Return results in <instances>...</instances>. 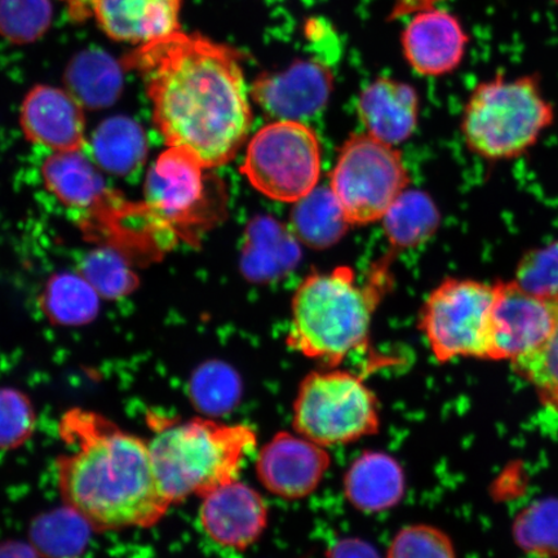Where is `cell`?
Returning a JSON list of instances; mask_svg holds the SVG:
<instances>
[{
  "instance_id": "obj_1",
  "label": "cell",
  "mask_w": 558,
  "mask_h": 558,
  "mask_svg": "<svg viewBox=\"0 0 558 558\" xmlns=\"http://www.w3.org/2000/svg\"><path fill=\"white\" fill-rule=\"evenodd\" d=\"M122 65L142 75L153 121L169 146L209 170L230 162L246 143L253 109L234 48L179 31L138 46Z\"/></svg>"
},
{
  "instance_id": "obj_2",
  "label": "cell",
  "mask_w": 558,
  "mask_h": 558,
  "mask_svg": "<svg viewBox=\"0 0 558 558\" xmlns=\"http://www.w3.org/2000/svg\"><path fill=\"white\" fill-rule=\"evenodd\" d=\"M59 435L68 451L56 459V484L90 529H148L169 512L148 441L81 408L61 416Z\"/></svg>"
},
{
  "instance_id": "obj_3",
  "label": "cell",
  "mask_w": 558,
  "mask_h": 558,
  "mask_svg": "<svg viewBox=\"0 0 558 558\" xmlns=\"http://www.w3.org/2000/svg\"><path fill=\"white\" fill-rule=\"evenodd\" d=\"M149 423L155 432L148 441L153 465L171 505L204 498L239 480L244 459L257 445L256 432L246 424L158 415Z\"/></svg>"
},
{
  "instance_id": "obj_4",
  "label": "cell",
  "mask_w": 558,
  "mask_h": 558,
  "mask_svg": "<svg viewBox=\"0 0 558 558\" xmlns=\"http://www.w3.org/2000/svg\"><path fill=\"white\" fill-rule=\"evenodd\" d=\"M375 279L361 286L345 267L305 278L292 299L286 340L292 351L335 368L364 348L380 299Z\"/></svg>"
},
{
  "instance_id": "obj_5",
  "label": "cell",
  "mask_w": 558,
  "mask_h": 558,
  "mask_svg": "<svg viewBox=\"0 0 558 558\" xmlns=\"http://www.w3.org/2000/svg\"><path fill=\"white\" fill-rule=\"evenodd\" d=\"M554 121V105L544 97L538 75L498 74L473 89L462 131L474 155L511 160L534 148Z\"/></svg>"
},
{
  "instance_id": "obj_6",
  "label": "cell",
  "mask_w": 558,
  "mask_h": 558,
  "mask_svg": "<svg viewBox=\"0 0 558 558\" xmlns=\"http://www.w3.org/2000/svg\"><path fill=\"white\" fill-rule=\"evenodd\" d=\"M292 427L326 449L360 441L378 434L379 402L361 376L330 367L300 383Z\"/></svg>"
},
{
  "instance_id": "obj_7",
  "label": "cell",
  "mask_w": 558,
  "mask_h": 558,
  "mask_svg": "<svg viewBox=\"0 0 558 558\" xmlns=\"http://www.w3.org/2000/svg\"><path fill=\"white\" fill-rule=\"evenodd\" d=\"M409 183L401 153L372 135L360 134L341 148L330 190L349 225L365 226L383 220Z\"/></svg>"
},
{
  "instance_id": "obj_8",
  "label": "cell",
  "mask_w": 558,
  "mask_h": 558,
  "mask_svg": "<svg viewBox=\"0 0 558 558\" xmlns=\"http://www.w3.org/2000/svg\"><path fill=\"white\" fill-rule=\"evenodd\" d=\"M316 132L298 121H275L250 140L241 172L270 199L296 204L316 190L320 177Z\"/></svg>"
},
{
  "instance_id": "obj_9",
  "label": "cell",
  "mask_w": 558,
  "mask_h": 558,
  "mask_svg": "<svg viewBox=\"0 0 558 558\" xmlns=\"http://www.w3.org/2000/svg\"><path fill=\"white\" fill-rule=\"evenodd\" d=\"M495 284L449 278L424 304L421 329L439 364L453 359L486 360Z\"/></svg>"
},
{
  "instance_id": "obj_10",
  "label": "cell",
  "mask_w": 558,
  "mask_h": 558,
  "mask_svg": "<svg viewBox=\"0 0 558 558\" xmlns=\"http://www.w3.org/2000/svg\"><path fill=\"white\" fill-rule=\"evenodd\" d=\"M207 170L191 153L173 146L157 158L145 179L143 206L158 235L192 239L215 218Z\"/></svg>"
},
{
  "instance_id": "obj_11",
  "label": "cell",
  "mask_w": 558,
  "mask_h": 558,
  "mask_svg": "<svg viewBox=\"0 0 558 558\" xmlns=\"http://www.w3.org/2000/svg\"><path fill=\"white\" fill-rule=\"evenodd\" d=\"M494 284L486 360L512 362L548 339L556 323V300L533 294L515 279Z\"/></svg>"
},
{
  "instance_id": "obj_12",
  "label": "cell",
  "mask_w": 558,
  "mask_h": 558,
  "mask_svg": "<svg viewBox=\"0 0 558 558\" xmlns=\"http://www.w3.org/2000/svg\"><path fill=\"white\" fill-rule=\"evenodd\" d=\"M331 465L329 451L302 435L279 432L256 459V476L275 497L308 498L323 483Z\"/></svg>"
},
{
  "instance_id": "obj_13",
  "label": "cell",
  "mask_w": 558,
  "mask_h": 558,
  "mask_svg": "<svg viewBox=\"0 0 558 558\" xmlns=\"http://www.w3.org/2000/svg\"><path fill=\"white\" fill-rule=\"evenodd\" d=\"M268 520V507L262 495L240 480L202 498L201 526L209 539L225 548H250L262 538Z\"/></svg>"
},
{
  "instance_id": "obj_14",
  "label": "cell",
  "mask_w": 558,
  "mask_h": 558,
  "mask_svg": "<svg viewBox=\"0 0 558 558\" xmlns=\"http://www.w3.org/2000/svg\"><path fill=\"white\" fill-rule=\"evenodd\" d=\"M332 74L318 61H298L279 73L254 82L253 99L276 121H298L316 116L331 95Z\"/></svg>"
},
{
  "instance_id": "obj_15",
  "label": "cell",
  "mask_w": 558,
  "mask_h": 558,
  "mask_svg": "<svg viewBox=\"0 0 558 558\" xmlns=\"http://www.w3.org/2000/svg\"><path fill=\"white\" fill-rule=\"evenodd\" d=\"M21 128L31 142L56 153L81 151L86 144L85 114L69 90L34 87L21 107Z\"/></svg>"
},
{
  "instance_id": "obj_16",
  "label": "cell",
  "mask_w": 558,
  "mask_h": 558,
  "mask_svg": "<svg viewBox=\"0 0 558 558\" xmlns=\"http://www.w3.org/2000/svg\"><path fill=\"white\" fill-rule=\"evenodd\" d=\"M466 46L469 35L460 21L437 9L417 12L402 34L404 58L425 76L452 73L462 64Z\"/></svg>"
},
{
  "instance_id": "obj_17",
  "label": "cell",
  "mask_w": 558,
  "mask_h": 558,
  "mask_svg": "<svg viewBox=\"0 0 558 558\" xmlns=\"http://www.w3.org/2000/svg\"><path fill=\"white\" fill-rule=\"evenodd\" d=\"M45 183L66 207L97 227L117 204L113 193L90 160L81 151L56 153L44 166Z\"/></svg>"
},
{
  "instance_id": "obj_18",
  "label": "cell",
  "mask_w": 558,
  "mask_h": 558,
  "mask_svg": "<svg viewBox=\"0 0 558 558\" xmlns=\"http://www.w3.org/2000/svg\"><path fill=\"white\" fill-rule=\"evenodd\" d=\"M183 0H95L93 17L110 39L142 46L180 31Z\"/></svg>"
},
{
  "instance_id": "obj_19",
  "label": "cell",
  "mask_w": 558,
  "mask_h": 558,
  "mask_svg": "<svg viewBox=\"0 0 558 558\" xmlns=\"http://www.w3.org/2000/svg\"><path fill=\"white\" fill-rule=\"evenodd\" d=\"M359 114L366 134L383 143L400 144L413 135L416 128L417 95L407 83L379 78L361 94Z\"/></svg>"
},
{
  "instance_id": "obj_20",
  "label": "cell",
  "mask_w": 558,
  "mask_h": 558,
  "mask_svg": "<svg viewBox=\"0 0 558 558\" xmlns=\"http://www.w3.org/2000/svg\"><path fill=\"white\" fill-rule=\"evenodd\" d=\"M343 490L349 505L359 511L379 513L400 505L407 492V477L393 457L366 451L345 472Z\"/></svg>"
},
{
  "instance_id": "obj_21",
  "label": "cell",
  "mask_w": 558,
  "mask_h": 558,
  "mask_svg": "<svg viewBox=\"0 0 558 558\" xmlns=\"http://www.w3.org/2000/svg\"><path fill=\"white\" fill-rule=\"evenodd\" d=\"M123 69L108 52L90 48L76 53L69 62L64 81L69 93L82 107L108 108L122 94Z\"/></svg>"
},
{
  "instance_id": "obj_22",
  "label": "cell",
  "mask_w": 558,
  "mask_h": 558,
  "mask_svg": "<svg viewBox=\"0 0 558 558\" xmlns=\"http://www.w3.org/2000/svg\"><path fill=\"white\" fill-rule=\"evenodd\" d=\"M93 151L104 170L128 177L143 166L148 153L145 132L129 117H111L95 131Z\"/></svg>"
},
{
  "instance_id": "obj_23",
  "label": "cell",
  "mask_w": 558,
  "mask_h": 558,
  "mask_svg": "<svg viewBox=\"0 0 558 558\" xmlns=\"http://www.w3.org/2000/svg\"><path fill=\"white\" fill-rule=\"evenodd\" d=\"M291 219L298 239L313 248L332 246L351 226L330 187H316L296 202Z\"/></svg>"
},
{
  "instance_id": "obj_24",
  "label": "cell",
  "mask_w": 558,
  "mask_h": 558,
  "mask_svg": "<svg viewBox=\"0 0 558 558\" xmlns=\"http://www.w3.org/2000/svg\"><path fill=\"white\" fill-rule=\"evenodd\" d=\"M299 257L294 240L275 221L257 220L251 227L243 270L253 279L274 278L288 270Z\"/></svg>"
},
{
  "instance_id": "obj_25",
  "label": "cell",
  "mask_w": 558,
  "mask_h": 558,
  "mask_svg": "<svg viewBox=\"0 0 558 558\" xmlns=\"http://www.w3.org/2000/svg\"><path fill=\"white\" fill-rule=\"evenodd\" d=\"M384 230L393 248H411L427 241L438 227L434 202L421 192H404L384 216Z\"/></svg>"
},
{
  "instance_id": "obj_26",
  "label": "cell",
  "mask_w": 558,
  "mask_h": 558,
  "mask_svg": "<svg viewBox=\"0 0 558 558\" xmlns=\"http://www.w3.org/2000/svg\"><path fill=\"white\" fill-rule=\"evenodd\" d=\"M99 296L85 277L64 274L48 282L41 304L53 323L80 326L96 317Z\"/></svg>"
},
{
  "instance_id": "obj_27",
  "label": "cell",
  "mask_w": 558,
  "mask_h": 558,
  "mask_svg": "<svg viewBox=\"0 0 558 558\" xmlns=\"http://www.w3.org/2000/svg\"><path fill=\"white\" fill-rule=\"evenodd\" d=\"M89 529L78 513L65 507L34 522L32 547L45 558H76L86 548Z\"/></svg>"
},
{
  "instance_id": "obj_28",
  "label": "cell",
  "mask_w": 558,
  "mask_h": 558,
  "mask_svg": "<svg viewBox=\"0 0 558 558\" xmlns=\"http://www.w3.org/2000/svg\"><path fill=\"white\" fill-rule=\"evenodd\" d=\"M187 390L194 408L215 418L230 413L239 404L242 381L232 367L214 361L197 368Z\"/></svg>"
},
{
  "instance_id": "obj_29",
  "label": "cell",
  "mask_w": 558,
  "mask_h": 558,
  "mask_svg": "<svg viewBox=\"0 0 558 558\" xmlns=\"http://www.w3.org/2000/svg\"><path fill=\"white\" fill-rule=\"evenodd\" d=\"M513 538L523 553L558 557V499L536 500L523 509L514 520Z\"/></svg>"
},
{
  "instance_id": "obj_30",
  "label": "cell",
  "mask_w": 558,
  "mask_h": 558,
  "mask_svg": "<svg viewBox=\"0 0 558 558\" xmlns=\"http://www.w3.org/2000/svg\"><path fill=\"white\" fill-rule=\"evenodd\" d=\"M51 0H0V37L16 45H31L50 29Z\"/></svg>"
},
{
  "instance_id": "obj_31",
  "label": "cell",
  "mask_w": 558,
  "mask_h": 558,
  "mask_svg": "<svg viewBox=\"0 0 558 558\" xmlns=\"http://www.w3.org/2000/svg\"><path fill=\"white\" fill-rule=\"evenodd\" d=\"M553 332L535 351L512 361L515 374L530 383L542 402L558 411V295Z\"/></svg>"
},
{
  "instance_id": "obj_32",
  "label": "cell",
  "mask_w": 558,
  "mask_h": 558,
  "mask_svg": "<svg viewBox=\"0 0 558 558\" xmlns=\"http://www.w3.org/2000/svg\"><path fill=\"white\" fill-rule=\"evenodd\" d=\"M82 276L99 295L118 299L136 288L137 277L114 248H97L82 264Z\"/></svg>"
},
{
  "instance_id": "obj_33",
  "label": "cell",
  "mask_w": 558,
  "mask_h": 558,
  "mask_svg": "<svg viewBox=\"0 0 558 558\" xmlns=\"http://www.w3.org/2000/svg\"><path fill=\"white\" fill-rule=\"evenodd\" d=\"M387 558H457L450 536L436 526L417 523L396 534Z\"/></svg>"
},
{
  "instance_id": "obj_34",
  "label": "cell",
  "mask_w": 558,
  "mask_h": 558,
  "mask_svg": "<svg viewBox=\"0 0 558 558\" xmlns=\"http://www.w3.org/2000/svg\"><path fill=\"white\" fill-rule=\"evenodd\" d=\"M37 415L29 397L13 388H0V450H12L29 439Z\"/></svg>"
},
{
  "instance_id": "obj_35",
  "label": "cell",
  "mask_w": 558,
  "mask_h": 558,
  "mask_svg": "<svg viewBox=\"0 0 558 558\" xmlns=\"http://www.w3.org/2000/svg\"><path fill=\"white\" fill-rule=\"evenodd\" d=\"M515 281L543 298L558 295V242L530 251L519 264Z\"/></svg>"
},
{
  "instance_id": "obj_36",
  "label": "cell",
  "mask_w": 558,
  "mask_h": 558,
  "mask_svg": "<svg viewBox=\"0 0 558 558\" xmlns=\"http://www.w3.org/2000/svg\"><path fill=\"white\" fill-rule=\"evenodd\" d=\"M327 558H381L372 544L360 538H344L333 544Z\"/></svg>"
},
{
  "instance_id": "obj_37",
  "label": "cell",
  "mask_w": 558,
  "mask_h": 558,
  "mask_svg": "<svg viewBox=\"0 0 558 558\" xmlns=\"http://www.w3.org/2000/svg\"><path fill=\"white\" fill-rule=\"evenodd\" d=\"M439 0H397L393 11V16H407L413 12H422L435 9Z\"/></svg>"
},
{
  "instance_id": "obj_38",
  "label": "cell",
  "mask_w": 558,
  "mask_h": 558,
  "mask_svg": "<svg viewBox=\"0 0 558 558\" xmlns=\"http://www.w3.org/2000/svg\"><path fill=\"white\" fill-rule=\"evenodd\" d=\"M68 5L69 15L74 21H87L93 17V5L95 0H64Z\"/></svg>"
},
{
  "instance_id": "obj_39",
  "label": "cell",
  "mask_w": 558,
  "mask_h": 558,
  "mask_svg": "<svg viewBox=\"0 0 558 558\" xmlns=\"http://www.w3.org/2000/svg\"><path fill=\"white\" fill-rule=\"evenodd\" d=\"M33 547L20 543L0 544V558H37Z\"/></svg>"
},
{
  "instance_id": "obj_40",
  "label": "cell",
  "mask_w": 558,
  "mask_h": 558,
  "mask_svg": "<svg viewBox=\"0 0 558 558\" xmlns=\"http://www.w3.org/2000/svg\"><path fill=\"white\" fill-rule=\"evenodd\" d=\"M554 2L558 5V0H554Z\"/></svg>"
}]
</instances>
